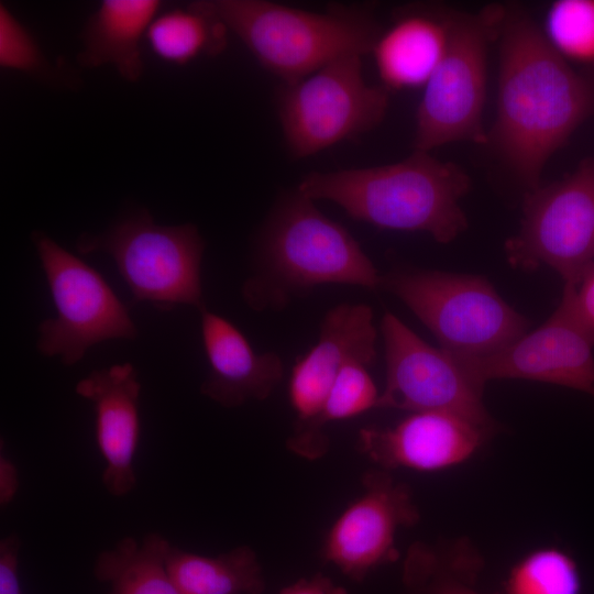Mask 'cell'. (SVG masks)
I'll list each match as a JSON object with an SVG mask.
<instances>
[{"label":"cell","instance_id":"6da1fadb","mask_svg":"<svg viewBox=\"0 0 594 594\" xmlns=\"http://www.w3.org/2000/svg\"><path fill=\"white\" fill-rule=\"evenodd\" d=\"M497 38V113L488 139L529 191L550 156L594 113V72L563 59L518 8H506Z\"/></svg>","mask_w":594,"mask_h":594},{"label":"cell","instance_id":"7a4b0ae2","mask_svg":"<svg viewBox=\"0 0 594 594\" xmlns=\"http://www.w3.org/2000/svg\"><path fill=\"white\" fill-rule=\"evenodd\" d=\"M382 275L352 234L297 189L264 223L242 297L255 311L280 310L324 284L381 288Z\"/></svg>","mask_w":594,"mask_h":594},{"label":"cell","instance_id":"3957f363","mask_svg":"<svg viewBox=\"0 0 594 594\" xmlns=\"http://www.w3.org/2000/svg\"><path fill=\"white\" fill-rule=\"evenodd\" d=\"M470 178L458 165L417 151L388 165L312 172L297 190L311 200H329L346 215L377 228L428 232L449 243L468 227L460 207Z\"/></svg>","mask_w":594,"mask_h":594},{"label":"cell","instance_id":"277c9868","mask_svg":"<svg viewBox=\"0 0 594 594\" xmlns=\"http://www.w3.org/2000/svg\"><path fill=\"white\" fill-rule=\"evenodd\" d=\"M205 3L284 84L339 57L371 53L382 32L371 4H331L312 12L265 0Z\"/></svg>","mask_w":594,"mask_h":594},{"label":"cell","instance_id":"5b68a950","mask_svg":"<svg viewBox=\"0 0 594 594\" xmlns=\"http://www.w3.org/2000/svg\"><path fill=\"white\" fill-rule=\"evenodd\" d=\"M381 288L399 298L457 356L483 358L527 333L528 320L481 276L397 268L382 276Z\"/></svg>","mask_w":594,"mask_h":594},{"label":"cell","instance_id":"8992f818","mask_svg":"<svg viewBox=\"0 0 594 594\" xmlns=\"http://www.w3.org/2000/svg\"><path fill=\"white\" fill-rule=\"evenodd\" d=\"M76 248L81 254L110 255L133 302L148 301L162 310L178 305L207 308L201 285L205 241L193 223L158 224L142 208L100 233H82Z\"/></svg>","mask_w":594,"mask_h":594},{"label":"cell","instance_id":"52a82bcc","mask_svg":"<svg viewBox=\"0 0 594 594\" xmlns=\"http://www.w3.org/2000/svg\"><path fill=\"white\" fill-rule=\"evenodd\" d=\"M506 8L490 4L475 13L447 10L446 53L424 87L414 147L429 152L457 141L488 142L483 129L487 52L497 40Z\"/></svg>","mask_w":594,"mask_h":594},{"label":"cell","instance_id":"ba28073f","mask_svg":"<svg viewBox=\"0 0 594 594\" xmlns=\"http://www.w3.org/2000/svg\"><path fill=\"white\" fill-rule=\"evenodd\" d=\"M388 107V90L365 81L362 55L339 57L308 76L284 84L277 110L289 153L317 154L377 127Z\"/></svg>","mask_w":594,"mask_h":594},{"label":"cell","instance_id":"9c48e42d","mask_svg":"<svg viewBox=\"0 0 594 594\" xmlns=\"http://www.w3.org/2000/svg\"><path fill=\"white\" fill-rule=\"evenodd\" d=\"M31 239L56 309L38 326L40 353L70 366L97 343L138 337L127 306L98 271L42 231Z\"/></svg>","mask_w":594,"mask_h":594},{"label":"cell","instance_id":"30bf717a","mask_svg":"<svg viewBox=\"0 0 594 594\" xmlns=\"http://www.w3.org/2000/svg\"><path fill=\"white\" fill-rule=\"evenodd\" d=\"M505 250L515 267L547 265L564 285H578L594 264V156L563 179L527 193L520 228Z\"/></svg>","mask_w":594,"mask_h":594},{"label":"cell","instance_id":"8fae6325","mask_svg":"<svg viewBox=\"0 0 594 594\" xmlns=\"http://www.w3.org/2000/svg\"><path fill=\"white\" fill-rule=\"evenodd\" d=\"M386 384L377 408L447 411L497 429L483 402L484 385L449 352L431 346L392 312L381 321Z\"/></svg>","mask_w":594,"mask_h":594},{"label":"cell","instance_id":"7c38bea8","mask_svg":"<svg viewBox=\"0 0 594 594\" xmlns=\"http://www.w3.org/2000/svg\"><path fill=\"white\" fill-rule=\"evenodd\" d=\"M363 493L336 519L321 558L353 581L399 558L397 531L420 519L410 488L388 471L374 469L362 477Z\"/></svg>","mask_w":594,"mask_h":594},{"label":"cell","instance_id":"4fadbf2b","mask_svg":"<svg viewBox=\"0 0 594 594\" xmlns=\"http://www.w3.org/2000/svg\"><path fill=\"white\" fill-rule=\"evenodd\" d=\"M593 343L559 305L532 332L483 358L455 356L481 384L522 378L583 392L594 400Z\"/></svg>","mask_w":594,"mask_h":594},{"label":"cell","instance_id":"5bb4252c","mask_svg":"<svg viewBox=\"0 0 594 594\" xmlns=\"http://www.w3.org/2000/svg\"><path fill=\"white\" fill-rule=\"evenodd\" d=\"M496 430L452 413L417 411L394 426L360 429L358 449L386 471L437 472L470 460Z\"/></svg>","mask_w":594,"mask_h":594},{"label":"cell","instance_id":"9a60e30c","mask_svg":"<svg viewBox=\"0 0 594 594\" xmlns=\"http://www.w3.org/2000/svg\"><path fill=\"white\" fill-rule=\"evenodd\" d=\"M377 330L373 311L365 304H339L322 318L315 345L297 360L290 373L288 398L296 424L318 416L344 365L366 366L376 359Z\"/></svg>","mask_w":594,"mask_h":594},{"label":"cell","instance_id":"2e32d148","mask_svg":"<svg viewBox=\"0 0 594 594\" xmlns=\"http://www.w3.org/2000/svg\"><path fill=\"white\" fill-rule=\"evenodd\" d=\"M75 392L94 405L96 440L106 462L102 483L109 494L125 496L136 484L133 459L140 439L138 373L129 362L96 370L76 384Z\"/></svg>","mask_w":594,"mask_h":594},{"label":"cell","instance_id":"e0dca14e","mask_svg":"<svg viewBox=\"0 0 594 594\" xmlns=\"http://www.w3.org/2000/svg\"><path fill=\"white\" fill-rule=\"evenodd\" d=\"M200 315L202 343L210 366L200 393L227 408L251 399H266L284 377L282 359L274 352L256 353L228 319L207 308Z\"/></svg>","mask_w":594,"mask_h":594},{"label":"cell","instance_id":"ac0fdd59","mask_svg":"<svg viewBox=\"0 0 594 594\" xmlns=\"http://www.w3.org/2000/svg\"><path fill=\"white\" fill-rule=\"evenodd\" d=\"M448 38L447 9L400 10L371 51L382 86L388 91L425 87L446 53Z\"/></svg>","mask_w":594,"mask_h":594},{"label":"cell","instance_id":"d6986e66","mask_svg":"<svg viewBox=\"0 0 594 594\" xmlns=\"http://www.w3.org/2000/svg\"><path fill=\"white\" fill-rule=\"evenodd\" d=\"M160 0H103L85 23L82 67H113L127 81L136 82L143 75L141 44L152 21L162 11Z\"/></svg>","mask_w":594,"mask_h":594},{"label":"cell","instance_id":"ffe728a7","mask_svg":"<svg viewBox=\"0 0 594 594\" xmlns=\"http://www.w3.org/2000/svg\"><path fill=\"white\" fill-rule=\"evenodd\" d=\"M165 562L180 594H262L265 590L261 564L249 546L207 557L169 543Z\"/></svg>","mask_w":594,"mask_h":594},{"label":"cell","instance_id":"44dd1931","mask_svg":"<svg viewBox=\"0 0 594 594\" xmlns=\"http://www.w3.org/2000/svg\"><path fill=\"white\" fill-rule=\"evenodd\" d=\"M483 558L466 538L410 544L403 564L404 594H482Z\"/></svg>","mask_w":594,"mask_h":594},{"label":"cell","instance_id":"7402d4cb","mask_svg":"<svg viewBox=\"0 0 594 594\" xmlns=\"http://www.w3.org/2000/svg\"><path fill=\"white\" fill-rule=\"evenodd\" d=\"M168 544L156 532L140 541L124 537L97 556L94 575L108 586L107 594H180L166 568Z\"/></svg>","mask_w":594,"mask_h":594},{"label":"cell","instance_id":"603a6c76","mask_svg":"<svg viewBox=\"0 0 594 594\" xmlns=\"http://www.w3.org/2000/svg\"><path fill=\"white\" fill-rule=\"evenodd\" d=\"M228 32L205 0H199L184 8L161 11L152 21L145 40L157 58L185 66L200 56L222 53L227 47Z\"/></svg>","mask_w":594,"mask_h":594},{"label":"cell","instance_id":"cb8c5ba5","mask_svg":"<svg viewBox=\"0 0 594 594\" xmlns=\"http://www.w3.org/2000/svg\"><path fill=\"white\" fill-rule=\"evenodd\" d=\"M367 367L360 362H350L343 366L318 416L306 424L295 425L286 441L288 450L308 460L322 458L330 444L324 432L328 424L377 408L381 393Z\"/></svg>","mask_w":594,"mask_h":594},{"label":"cell","instance_id":"d4e9b609","mask_svg":"<svg viewBox=\"0 0 594 594\" xmlns=\"http://www.w3.org/2000/svg\"><path fill=\"white\" fill-rule=\"evenodd\" d=\"M582 579L573 557L556 547L528 552L510 569L504 594H581Z\"/></svg>","mask_w":594,"mask_h":594},{"label":"cell","instance_id":"484cf974","mask_svg":"<svg viewBox=\"0 0 594 594\" xmlns=\"http://www.w3.org/2000/svg\"><path fill=\"white\" fill-rule=\"evenodd\" d=\"M541 32L568 63L594 72V0L553 1Z\"/></svg>","mask_w":594,"mask_h":594},{"label":"cell","instance_id":"4316f807","mask_svg":"<svg viewBox=\"0 0 594 594\" xmlns=\"http://www.w3.org/2000/svg\"><path fill=\"white\" fill-rule=\"evenodd\" d=\"M0 66L56 88L77 84L73 73L63 70L46 57L36 38L3 3L0 6Z\"/></svg>","mask_w":594,"mask_h":594},{"label":"cell","instance_id":"83f0119b","mask_svg":"<svg viewBox=\"0 0 594 594\" xmlns=\"http://www.w3.org/2000/svg\"><path fill=\"white\" fill-rule=\"evenodd\" d=\"M560 306L594 344V264L576 286L564 285Z\"/></svg>","mask_w":594,"mask_h":594},{"label":"cell","instance_id":"f1b7e54d","mask_svg":"<svg viewBox=\"0 0 594 594\" xmlns=\"http://www.w3.org/2000/svg\"><path fill=\"white\" fill-rule=\"evenodd\" d=\"M21 540L11 534L0 541V594H24L19 578Z\"/></svg>","mask_w":594,"mask_h":594},{"label":"cell","instance_id":"f546056e","mask_svg":"<svg viewBox=\"0 0 594 594\" xmlns=\"http://www.w3.org/2000/svg\"><path fill=\"white\" fill-rule=\"evenodd\" d=\"M279 594H349L344 587L333 583L328 576L317 573L310 578L300 579L285 587Z\"/></svg>","mask_w":594,"mask_h":594},{"label":"cell","instance_id":"4dcf8cb0","mask_svg":"<svg viewBox=\"0 0 594 594\" xmlns=\"http://www.w3.org/2000/svg\"><path fill=\"white\" fill-rule=\"evenodd\" d=\"M19 487V473L15 464L6 455L0 457V504L8 506Z\"/></svg>","mask_w":594,"mask_h":594}]
</instances>
